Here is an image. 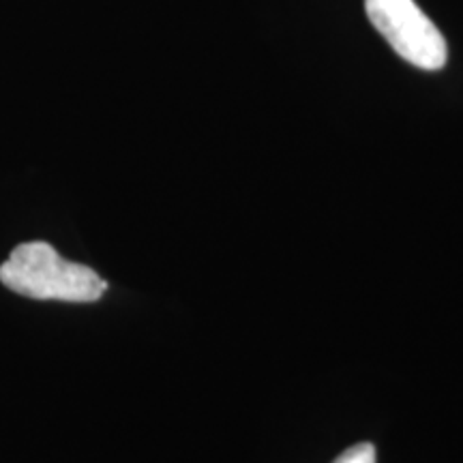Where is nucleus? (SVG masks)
Segmentation results:
<instances>
[{"label": "nucleus", "instance_id": "1", "mask_svg": "<svg viewBox=\"0 0 463 463\" xmlns=\"http://www.w3.org/2000/svg\"><path fill=\"white\" fill-rule=\"evenodd\" d=\"M0 281L20 297L65 303H95L108 289L90 266L69 262L43 241L17 245L0 266Z\"/></svg>", "mask_w": 463, "mask_h": 463}, {"label": "nucleus", "instance_id": "2", "mask_svg": "<svg viewBox=\"0 0 463 463\" xmlns=\"http://www.w3.org/2000/svg\"><path fill=\"white\" fill-rule=\"evenodd\" d=\"M364 11L375 31L410 65L425 71L447 65V42L414 0H364Z\"/></svg>", "mask_w": 463, "mask_h": 463}, {"label": "nucleus", "instance_id": "3", "mask_svg": "<svg viewBox=\"0 0 463 463\" xmlns=\"http://www.w3.org/2000/svg\"><path fill=\"white\" fill-rule=\"evenodd\" d=\"M333 463H375V447L369 442H361L344 450Z\"/></svg>", "mask_w": 463, "mask_h": 463}]
</instances>
